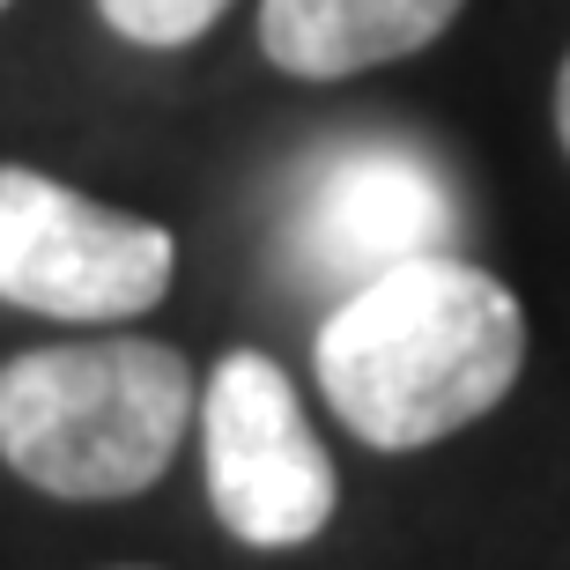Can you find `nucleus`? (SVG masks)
Returning a JSON list of instances; mask_svg holds the SVG:
<instances>
[{"label": "nucleus", "mask_w": 570, "mask_h": 570, "mask_svg": "<svg viewBox=\"0 0 570 570\" xmlns=\"http://www.w3.org/2000/svg\"><path fill=\"white\" fill-rule=\"evenodd\" d=\"M318 393L371 452H423L474 430L527 371V312L460 253L401 259L334 296L312 341Z\"/></svg>", "instance_id": "obj_1"}, {"label": "nucleus", "mask_w": 570, "mask_h": 570, "mask_svg": "<svg viewBox=\"0 0 570 570\" xmlns=\"http://www.w3.org/2000/svg\"><path fill=\"white\" fill-rule=\"evenodd\" d=\"M193 415V363L148 334L52 341L0 363V460L60 504L164 482Z\"/></svg>", "instance_id": "obj_2"}, {"label": "nucleus", "mask_w": 570, "mask_h": 570, "mask_svg": "<svg viewBox=\"0 0 570 570\" xmlns=\"http://www.w3.org/2000/svg\"><path fill=\"white\" fill-rule=\"evenodd\" d=\"M178 237L148 215L105 208L30 164H0V296L45 318L111 326L164 304Z\"/></svg>", "instance_id": "obj_3"}, {"label": "nucleus", "mask_w": 570, "mask_h": 570, "mask_svg": "<svg viewBox=\"0 0 570 570\" xmlns=\"http://www.w3.org/2000/svg\"><path fill=\"white\" fill-rule=\"evenodd\" d=\"M200 460H208L215 519L245 549H304L341 504L334 460L289 371L259 348H230L200 385Z\"/></svg>", "instance_id": "obj_4"}, {"label": "nucleus", "mask_w": 570, "mask_h": 570, "mask_svg": "<svg viewBox=\"0 0 570 570\" xmlns=\"http://www.w3.org/2000/svg\"><path fill=\"white\" fill-rule=\"evenodd\" d=\"M452 230H460L452 186L407 141H341L312 164L289 208V253L304 282H326L341 296L401 259L452 253Z\"/></svg>", "instance_id": "obj_5"}, {"label": "nucleus", "mask_w": 570, "mask_h": 570, "mask_svg": "<svg viewBox=\"0 0 570 570\" xmlns=\"http://www.w3.org/2000/svg\"><path fill=\"white\" fill-rule=\"evenodd\" d=\"M466 0H259V52L296 82H348L452 30Z\"/></svg>", "instance_id": "obj_6"}, {"label": "nucleus", "mask_w": 570, "mask_h": 570, "mask_svg": "<svg viewBox=\"0 0 570 570\" xmlns=\"http://www.w3.org/2000/svg\"><path fill=\"white\" fill-rule=\"evenodd\" d=\"M97 16L141 52H178V45L208 38L230 16V0H97Z\"/></svg>", "instance_id": "obj_7"}, {"label": "nucleus", "mask_w": 570, "mask_h": 570, "mask_svg": "<svg viewBox=\"0 0 570 570\" xmlns=\"http://www.w3.org/2000/svg\"><path fill=\"white\" fill-rule=\"evenodd\" d=\"M556 141H563V156H570V52H563V67H556Z\"/></svg>", "instance_id": "obj_8"}, {"label": "nucleus", "mask_w": 570, "mask_h": 570, "mask_svg": "<svg viewBox=\"0 0 570 570\" xmlns=\"http://www.w3.org/2000/svg\"><path fill=\"white\" fill-rule=\"evenodd\" d=\"M0 8H16V0H0Z\"/></svg>", "instance_id": "obj_9"}]
</instances>
